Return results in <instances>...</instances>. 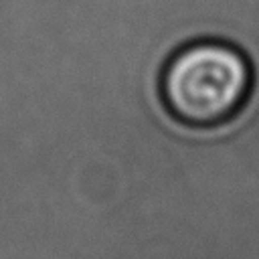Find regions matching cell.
Listing matches in <instances>:
<instances>
[{"mask_svg": "<svg viewBox=\"0 0 259 259\" xmlns=\"http://www.w3.org/2000/svg\"><path fill=\"white\" fill-rule=\"evenodd\" d=\"M251 83L247 61L227 45L202 42L178 53L164 73L170 111L192 125H212L231 117Z\"/></svg>", "mask_w": 259, "mask_h": 259, "instance_id": "1", "label": "cell"}]
</instances>
